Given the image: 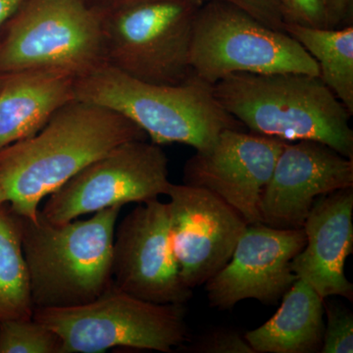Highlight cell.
Instances as JSON below:
<instances>
[{
    "mask_svg": "<svg viewBox=\"0 0 353 353\" xmlns=\"http://www.w3.org/2000/svg\"><path fill=\"white\" fill-rule=\"evenodd\" d=\"M112 278L118 289L150 303L185 304L192 299L172 250L167 203L143 202L116 226Z\"/></svg>",
    "mask_w": 353,
    "mask_h": 353,
    "instance_id": "cell-10",
    "label": "cell"
},
{
    "mask_svg": "<svg viewBox=\"0 0 353 353\" xmlns=\"http://www.w3.org/2000/svg\"><path fill=\"white\" fill-rule=\"evenodd\" d=\"M189 60L192 75L211 85L234 73L319 77L315 60L288 32L223 0H208L197 8Z\"/></svg>",
    "mask_w": 353,
    "mask_h": 353,
    "instance_id": "cell-6",
    "label": "cell"
},
{
    "mask_svg": "<svg viewBox=\"0 0 353 353\" xmlns=\"http://www.w3.org/2000/svg\"><path fill=\"white\" fill-rule=\"evenodd\" d=\"M32 318L59 336L60 353H101L119 347L172 352L189 336L185 304L150 303L114 285L90 303L36 308Z\"/></svg>",
    "mask_w": 353,
    "mask_h": 353,
    "instance_id": "cell-5",
    "label": "cell"
},
{
    "mask_svg": "<svg viewBox=\"0 0 353 353\" xmlns=\"http://www.w3.org/2000/svg\"><path fill=\"white\" fill-rule=\"evenodd\" d=\"M166 196L172 250L183 283L194 290L230 261L248 223L202 188L171 183Z\"/></svg>",
    "mask_w": 353,
    "mask_h": 353,
    "instance_id": "cell-11",
    "label": "cell"
},
{
    "mask_svg": "<svg viewBox=\"0 0 353 353\" xmlns=\"http://www.w3.org/2000/svg\"><path fill=\"white\" fill-rule=\"evenodd\" d=\"M284 31L307 51L319 67V77L353 113V27L319 29L285 24Z\"/></svg>",
    "mask_w": 353,
    "mask_h": 353,
    "instance_id": "cell-18",
    "label": "cell"
},
{
    "mask_svg": "<svg viewBox=\"0 0 353 353\" xmlns=\"http://www.w3.org/2000/svg\"><path fill=\"white\" fill-rule=\"evenodd\" d=\"M305 245L303 229L248 225L230 261L205 284L209 304L220 310L245 299L275 305L297 280L292 262Z\"/></svg>",
    "mask_w": 353,
    "mask_h": 353,
    "instance_id": "cell-12",
    "label": "cell"
},
{
    "mask_svg": "<svg viewBox=\"0 0 353 353\" xmlns=\"http://www.w3.org/2000/svg\"><path fill=\"white\" fill-rule=\"evenodd\" d=\"M0 208V322L34 314L29 272L22 248V218Z\"/></svg>",
    "mask_w": 353,
    "mask_h": 353,
    "instance_id": "cell-19",
    "label": "cell"
},
{
    "mask_svg": "<svg viewBox=\"0 0 353 353\" xmlns=\"http://www.w3.org/2000/svg\"><path fill=\"white\" fill-rule=\"evenodd\" d=\"M61 341L34 318L0 322V353H60Z\"/></svg>",
    "mask_w": 353,
    "mask_h": 353,
    "instance_id": "cell-21",
    "label": "cell"
},
{
    "mask_svg": "<svg viewBox=\"0 0 353 353\" xmlns=\"http://www.w3.org/2000/svg\"><path fill=\"white\" fill-rule=\"evenodd\" d=\"M353 187L319 197L303 225L306 245L292 268L323 299L341 296L352 301L353 285L345 274L353 252Z\"/></svg>",
    "mask_w": 353,
    "mask_h": 353,
    "instance_id": "cell-15",
    "label": "cell"
},
{
    "mask_svg": "<svg viewBox=\"0 0 353 353\" xmlns=\"http://www.w3.org/2000/svg\"><path fill=\"white\" fill-rule=\"evenodd\" d=\"M123 206L87 220L53 224L39 214L22 218V248L36 308L90 303L113 285L114 236Z\"/></svg>",
    "mask_w": 353,
    "mask_h": 353,
    "instance_id": "cell-4",
    "label": "cell"
},
{
    "mask_svg": "<svg viewBox=\"0 0 353 353\" xmlns=\"http://www.w3.org/2000/svg\"><path fill=\"white\" fill-rule=\"evenodd\" d=\"M213 94L252 134L318 141L353 160L352 114L320 77L234 73L213 85Z\"/></svg>",
    "mask_w": 353,
    "mask_h": 353,
    "instance_id": "cell-2",
    "label": "cell"
},
{
    "mask_svg": "<svg viewBox=\"0 0 353 353\" xmlns=\"http://www.w3.org/2000/svg\"><path fill=\"white\" fill-rule=\"evenodd\" d=\"M287 141L225 130L214 145L185 162L183 183L213 192L248 225L261 223L260 202Z\"/></svg>",
    "mask_w": 353,
    "mask_h": 353,
    "instance_id": "cell-13",
    "label": "cell"
},
{
    "mask_svg": "<svg viewBox=\"0 0 353 353\" xmlns=\"http://www.w3.org/2000/svg\"><path fill=\"white\" fill-rule=\"evenodd\" d=\"M234 4L262 24L276 31H284L283 0H223Z\"/></svg>",
    "mask_w": 353,
    "mask_h": 353,
    "instance_id": "cell-24",
    "label": "cell"
},
{
    "mask_svg": "<svg viewBox=\"0 0 353 353\" xmlns=\"http://www.w3.org/2000/svg\"><path fill=\"white\" fill-rule=\"evenodd\" d=\"M352 187V159L318 141H287L262 194L261 223L303 229L319 197Z\"/></svg>",
    "mask_w": 353,
    "mask_h": 353,
    "instance_id": "cell-14",
    "label": "cell"
},
{
    "mask_svg": "<svg viewBox=\"0 0 353 353\" xmlns=\"http://www.w3.org/2000/svg\"><path fill=\"white\" fill-rule=\"evenodd\" d=\"M121 114L72 99L37 134L0 150V183L16 214L36 219L39 204L78 172L116 146L145 139Z\"/></svg>",
    "mask_w": 353,
    "mask_h": 353,
    "instance_id": "cell-1",
    "label": "cell"
},
{
    "mask_svg": "<svg viewBox=\"0 0 353 353\" xmlns=\"http://www.w3.org/2000/svg\"><path fill=\"white\" fill-rule=\"evenodd\" d=\"M102 64V14L88 0H26L0 34V74L55 70L78 78Z\"/></svg>",
    "mask_w": 353,
    "mask_h": 353,
    "instance_id": "cell-7",
    "label": "cell"
},
{
    "mask_svg": "<svg viewBox=\"0 0 353 353\" xmlns=\"http://www.w3.org/2000/svg\"><path fill=\"white\" fill-rule=\"evenodd\" d=\"M145 1V0H110L105 10L102 13L108 12L112 9L119 8V7L130 6V4L138 3V2ZM101 13V14H102Z\"/></svg>",
    "mask_w": 353,
    "mask_h": 353,
    "instance_id": "cell-26",
    "label": "cell"
},
{
    "mask_svg": "<svg viewBox=\"0 0 353 353\" xmlns=\"http://www.w3.org/2000/svg\"><path fill=\"white\" fill-rule=\"evenodd\" d=\"M169 160L161 146L134 139L116 146L48 196L39 214L64 224L85 214L166 196Z\"/></svg>",
    "mask_w": 353,
    "mask_h": 353,
    "instance_id": "cell-9",
    "label": "cell"
},
{
    "mask_svg": "<svg viewBox=\"0 0 353 353\" xmlns=\"http://www.w3.org/2000/svg\"><path fill=\"white\" fill-rule=\"evenodd\" d=\"M325 323L322 353L353 352V315L350 309L324 299Z\"/></svg>",
    "mask_w": 353,
    "mask_h": 353,
    "instance_id": "cell-22",
    "label": "cell"
},
{
    "mask_svg": "<svg viewBox=\"0 0 353 353\" xmlns=\"http://www.w3.org/2000/svg\"><path fill=\"white\" fill-rule=\"evenodd\" d=\"M75 99L121 114L158 145L182 143L204 152L225 130L245 128L221 108L213 85L194 75L180 85H157L102 64L76 79Z\"/></svg>",
    "mask_w": 353,
    "mask_h": 353,
    "instance_id": "cell-3",
    "label": "cell"
},
{
    "mask_svg": "<svg viewBox=\"0 0 353 353\" xmlns=\"http://www.w3.org/2000/svg\"><path fill=\"white\" fill-rule=\"evenodd\" d=\"M285 24L340 29L352 25L353 0H283Z\"/></svg>",
    "mask_w": 353,
    "mask_h": 353,
    "instance_id": "cell-20",
    "label": "cell"
},
{
    "mask_svg": "<svg viewBox=\"0 0 353 353\" xmlns=\"http://www.w3.org/2000/svg\"><path fill=\"white\" fill-rule=\"evenodd\" d=\"M190 3L194 4V6L199 7L204 3V2L208 1V0H189Z\"/></svg>",
    "mask_w": 353,
    "mask_h": 353,
    "instance_id": "cell-28",
    "label": "cell"
},
{
    "mask_svg": "<svg viewBox=\"0 0 353 353\" xmlns=\"http://www.w3.org/2000/svg\"><path fill=\"white\" fill-rule=\"evenodd\" d=\"M197 8L189 0H145L102 13L104 62L143 82H187Z\"/></svg>",
    "mask_w": 353,
    "mask_h": 353,
    "instance_id": "cell-8",
    "label": "cell"
},
{
    "mask_svg": "<svg viewBox=\"0 0 353 353\" xmlns=\"http://www.w3.org/2000/svg\"><path fill=\"white\" fill-rule=\"evenodd\" d=\"M76 79L55 70L0 74V150L34 136L75 99Z\"/></svg>",
    "mask_w": 353,
    "mask_h": 353,
    "instance_id": "cell-16",
    "label": "cell"
},
{
    "mask_svg": "<svg viewBox=\"0 0 353 353\" xmlns=\"http://www.w3.org/2000/svg\"><path fill=\"white\" fill-rule=\"evenodd\" d=\"M185 350L192 353H254L245 336L227 328L211 330L202 334Z\"/></svg>",
    "mask_w": 353,
    "mask_h": 353,
    "instance_id": "cell-23",
    "label": "cell"
},
{
    "mask_svg": "<svg viewBox=\"0 0 353 353\" xmlns=\"http://www.w3.org/2000/svg\"><path fill=\"white\" fill-rule=\"evenodd\" d=\"M324 330V299L297 279L277 312L245 339L254 353H316L321 350Z\"/></svg>",
    "mask_w": 353,
    "mask_h": 353,
    "instance_id": "cell-17",
    "label": "cell"
},
{
    "mask_svg": "<svg viewBox=\"0 0 353 353\" xmlns=\"http://www.w3.org/2000/svg\"><path fill=\"white\" fill-rule=\"evenodd\" d=\"M26 0H0V34Z\"/></svg>",
    "mask_w": 353,
    "mask_h": 353,
    "instance_id": "cell-25",
    "label": "cell"
},
{
    "mask_svg": "<svg viewBox=\"0 0 353 353\" xmlns=\"http://www.w3.org/2000/svg\"><path fill=\"white\" fill-rule=\"evenodd\" d=\"M6 203H7L6 194V192H4L1 183H0V208Z\"/></svg>",
    "mask_w": 353,
    "mask_h": 353,
    "instance_id": "cell-27",
    "label": "cell"
}]
</instances>
